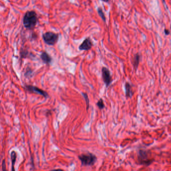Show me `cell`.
<instances>
[{
    "label": "cell",
    "instance_id": "obj_11",
    "mask_svg": "<svg viewBox=\"0 0 171 171\" xmlns=\"http://www.w3.org/2000/svg\"><path fill=\"white\" fill-rule=\"evenodd\" d=\"M140 56L138 54H136L134 55V62H133V64H134V68H135L136 70H137V69L138 68V64H139V62H140Z\"/></svg>",
    "mask_w": 171,
    "mask_h": 171
},
{
    "label": "cell",
    "instance_id": "obj_9",
    "mask_svg": "<svg viewBox=\"0 0 171 171\" xmlns=\"http://www.w3.org/2000/svg\"><path fill=\"white\" fill-rule=\"evenodd\" d=\"M125 89H126V98H131L132 97V86L128 82H126L125 84Z\"/></svg>",
    "mask_w": 171,
    "mask_h": 171
},
{
    "label": "cell",
    "instance_id": "obj_10",
    "mask_svg": "<svg viewBox=\"0 0 171 171\" xmlns=\"http://www.w3.org/2000/svg\"><path fill=\"white\" fill-rule=\"evenodd\" d=\"M17 154L16 153L15 151H12L11 153V162H12V171H14L15 169H14V166H15V164L16 161V159H17Z\"/></svg>",
    "mask_w": 171,
    "mask_h": 171
},
{
    "label": "cell",
    "instance_id": "obj_18",
    "mask_svg": "<svg viewBox=\"0 0 171 171\" xmlns=\"http://www.w3.org/2000/svg\"><path fill=\"white\" fill-rule=\"evenodd\" d=\"M101 1H102L105 2H108L109 1V0H101Z\"/></svg>",
    "mask_w": 171,
    "mask_h": 171
},
{
    "label": "cell",
    "instance_id": "obj_17",
    "mask_svg": "<svg viewBox=\"0 0 171 171\" xmlns=\"http://www.w3.org/2000/svg\"><path fill=\"white\" fill-rule=\"evenodd\" d=\"M165 32L166 34H167V35H168L169 34L170 32L168 30L166 29L165 30Z\"/></svg>",
    "mask_w": 171,
    "mask_h": 171
},
{
    "label": "cell",
    "instance_id": "obj_12",
    "mask_svg": "<svg viewBox=\"0 0 171 171\" xmlns=\"http://www.w3.org/2000/svg\"><path fill=\"white\" fill-rule=\"evenodd\" d=\"M20 56L21 58H28L30 56V53L27 50H25V49H22L20 52Z\"/></svg>",
    "mask_w": 171,
    "mask_h": 171
},
{
    "label": "cell",
    "instance_id": "obj_16",
    "mask_svg": "<svg viewBox=\"0 0 171 171\" xmlns=\"http://www.w3.org/2000/svg\"><path fill=\"white\" fill-rule=\"evenodd\" d=\"M6 162H5V159H4L3 160V162H2V170L3 171H6Z\"/></svg>",
    "mask_w": 171,
    "mask_h": 171
},
{
    "label": "cell",
    "instance_id": "obj_8",
    "mask_svg": "<svg viewBox=\"0 0 171 171\" xmlns=\"http://www.w3.org/2000/svg\"><path fill=\"white\" fill-rule=\"evenodd\" d=\"M40 58L43 62L47 65L50 64L52 60L51 57L46 51H43L42 52L40 55Z\"/></svg>",
    "mask_w": 171,
    "mask_h": 171
},
{
    "label": "cell",
    "instance_id": "obj_2",
    "mask_svg": "<svg viewBox=\"0 0 171 171\" xmlns=\"http://www.w3.org/2000/svg\"><path fill=\"white\" fill-rule=\"evenodd\" d=\"M78 159L81 161V165L83 166H92L97 161L96 156L90 152L81 154L78 156Z\"/></svg>",
    "mask_w": 171,
    "mask_h": 171
},
{
    "label": "cell",
    "instance_id": "obj_14",
    "mask_svg": "<svg viewBox=\"0 0 171 171\" xmlns=\"http://www.w3.org/2000/svg\"><path fill=\"white\" fill-rule=\"evenodd\" d=\"M97 13L99 15V16L100 17L102 20H103V21L105 22L106 21V18H105V15L103 13V11L102 10V9L100 7H98L97 9Z\"/></svg>",
    "mask_w": 171,
    "mask_h": 171
},
{
    "label": "cell",
    "instance_id": "obj_15",
    "mask_svg": "<svg viewBox=\"0 0 171 171\" xmlns=\"http://www.w3.org/2000/svg\"><path fill=\"white\" fill-rule=\"evenodd\" d=\"M96 105L98 107L99 109H100V110L103 109L105 107V105L104 102H103V99H102V98H100L99 100L97 101Z\"/></svg>",
    "mask_w": 171,
    "mask_h": 171
},
{
    "label": "cell",
    "instance_id": "obj_4",
    "mask_svg": "<svg viewBox=\"0 0 171 171\" xmlns=\"http://www.w3.org/2000/svg\"><path fill=\"white\" fill-rule=\"evenodd\" d=\"M43 41L47 45H54L57 42L59 39V34L53 32H47L42 35Z\"/></svg>",
    "mask_w": 171,
    "mask_h": 171
},
{
    "label": "cell",
    "instance_id": "obj_6",
    "mask_svg": "<svg viewBox=\"0 0 171 171\" xmlns=\"http://www.w3.org/2000/svg\"><path fill=\"white\" fill-rule=\"evenodd\" d=\"M101 72H102V77L103 79V82L106 85L107 88H108L113 81L110 71L107 67H103L101 69Z\"/></svg>",
    "mask_w": 171,
    "mask_h": 171
},
{
    "label": "cell",
    "instance_id": "obj_13",
    "mask_svg": "<svg viewBox=\"0 0 171 171\" xmlns=\"http://www.w3.org/2000/svg\"><path fill=\"white\" fill-rule=\"evenodd\" d=\"M82 94L83 95L85 100H86V109L88 111L90 108V99L88 98V94L85 92H82Z\"/></svg>",
    "mask_w": 171,
    "mask_h": 171
},
{
    "label": "cell",
    "instance_id": "obj_5",
    "mask_svg": "<svg viewBox=\"0 0 171 171\" xmlns=\"http://www.w3.org/2000/svg\"><path fill=\"white\" fill-rule=\"evenodd\" d=\"M25 88L28 92H30L31 93L38 94L39 95L43 96V97L45 98H47L48 97V94L46 92H45V90H43L40 88H38L37 86H31V85H26L25 86Z\"/></svg>",
    "mask_w": 171,
    "mask_h": 171
},
{
    "label": "cell",
    "instance_id": "obj_1",
    "mask_svg": "<svg viewBox=\"0 0 171 171\" xmlns=\"http://www.w3.org/2000/svg\"><path fill=\"white\" fill-rule=\"evenodd\" d=\"M38 17L34 11H28L26 12L23 19L24 26L28 29H32L37 25Z\"/></svg>",
    "mask_w": 171,
    "mask_h": 171
},
{
    "label": "cell",
    "instance_id": "obj_7",
    "mask_svg": "<svg viewBox=\"0 0 171 171\" xmlns=\"http://www.w3.org/2000/svg\"><path fill=\"white\" fill-rule=\"evenodd\" d=\"M92 42L90 37H88L84 40L83 42L79 46V50L88 51L91 49L92 47Z\"/></svg>",
    "mask_w": 171,
    "mask_h": 171
},
{
    "label": "cell",
    "instance_id": "obj_3",
    "mask_svg": "<svg viewBox=\"0 0 171 171\" xmlns=\"http://www.w3.org/2000/svg\"><path fill=\"white\" fill-rule=\"evenodd\" d=\"M150 152L148 151L144 150H140L138 155L139 164L145 166H150L154 161V159H150Z\"/></svg>",
    "mask_w": 171,
    "mask_h": 171
}]
</instances>
